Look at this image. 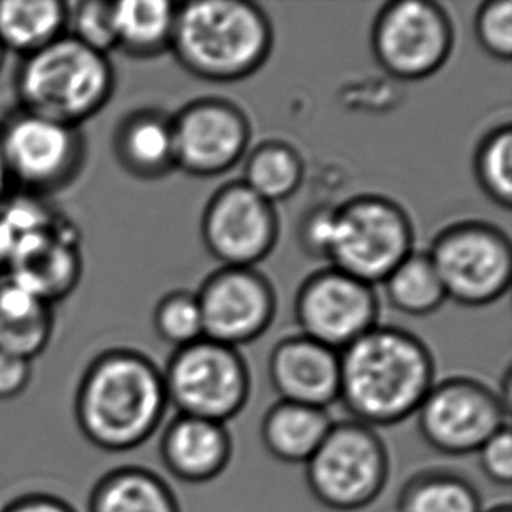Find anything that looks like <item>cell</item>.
<instances>
[{"label": "cell", "mask_w": 512, "mask_h": 512, "mask_svg": "<svg viewBox=\"0 0 512 512\" xmlns=\"http://www.w3.org/2000/svg\"><path fill=\"white\" fill-rule=\"evenodd\" d=\"M67 34L93 51L109 56L116 49L112 2L84 0L69 6Z\"/></svg>", "instance_id": "29"}, {"label": "cell", "mask_w": 512, "mask_h": 512, "mask_svg": "<svg viewBox=\"0 0 512 512\" xmlns=\"http://www.w3.org/2000/svg\"><path fill=\"white\" fill-rule=\"evenodd\" d=\"M4 60H6V49L2 48V44H0V70L4 67Z\"/></svg>", "instance_id": "37"}, {"label": "cell", "mask_w": 512, "mask_h": 512, "mask_svg": "<svg viewBox=\"0 0 512 512\" xmlns=\"http://www.w3.org/2000/svg\"><path fill=\"white\" fill-rule=\"evenodd\" d=\"M455 44L450 14L432 0H395L381 7L371 28L374 60L388 76L422 81L448 62Z\"/></svg>", "instance_id": "10"}, {"label": "cell", "mask_w": 512, "mask_h": 512, "mask_svg": "<svg viewBox=\"0 0 512 512\" xmlns=\"http://www.w3.org/2000/svg\"><path fill=\"white\" fill-rule=\"evenodd\" d=\"M32 381V360L0 350V401L20 397Z\"/></svg>", "instance_id": "33"}, {"label": "cell", "mask_w": 512, "mask_h": 512, "mask_svg": "<svg viewBox=\"0 0 512 512\" xmlns=\"http://www.w3.org/2000/svg\"><path fill=\"white\" fill-rule=\"evenodd\" d=\"M273 27L249 0H193L177 4L170 51L182 69L212 83L256 74L270 58Z\"/></svg>", "instance_id": "3"}, {"label": "cell", "mask_w": 512, "mask_h": 512, "mask_svg": "<svg viewBox=\"0 0 512 512\" xmlns=\"http://www.w3.org/2000/svg\"><path fill=\"white\" fill-rule=\"evenodd\" d=\"M153 322L160 340L175 348L205 338L196 292L173 291L165 294L154 308Z\"/></svg>", "instance_id": "28"}, {"label": "cell", "mask_w": 512, "mask_h": 512, "mask_svg": "<svg viewBox=\"0 0 512 512\" xmlns=\"http://www.w3.org/2000/svg\"><path fill=\"white\" fill-rule=\"evenodd\" d=\"M383 289L395 312L409 317L437 312L448 299L429 254L416 250L383 280Z\"/></svg>", "instance_id": "26"}, {"label": "cell", "mask_w": 512, "mask_h": 512, "mask_svg": "<svg viewBox=\"0 0 512 512\" xmlns=\"http://www.w3.org/2000/svg\"><path fill=\"white\" fill-rule=\"evenodd\" d=\"M476 37L488 55L509 62L512 56V2L492 0L479 7L476 14Z\"/></svg>", "instance_id": "30"}, {"label": "cell", "mask_w": 512, "mask_h": 512, "mask_svg": "<svg viewBox=\"0 0 512 512\" xmlns=\"http://www.w3.org/2000/svg\"><path fill=\"white\" fill-rule=\"evenodd\" d=\"M51 303L6 277L0 282V350L23 359L39 357L53 336Z\"/></svg>", "instance_id": "20"}, {"label": "cell", "mask_w": 512, "mask_h": 512, "mask_svg": "<svg viewBox=\"0 0 512 512\" xmlns=\"http://www.w3.org/2000/svg\"><path fill=\"white\" fill-rule=\"evenodd\" d=\"M415 416L425 444L446 457L476 455L493 434L511 425V409L497 390L469 376L436 381Z\"/></svg>", "instance_id": "9"}, {"label": "cell", "mask_w": 512, "mask_h": 512, "mask_svg": "<svg viewBox=\"0 0 512 512\" xmlns=\"http://www.w3.org/2000/svg\"><path fill=\"white\" fill-rule=\"evenodd\" d=\"M161 371L168 404L177 415L228 425L245 409L252 392L249 364L240 350L208 338L175 348Z\"/></svg>", "instance_id": "7"}, {"label": "cell", "mask_w": 512, "mask_h": 512, "mask_svg": "<svg viewBox=\"0 0 512 512\" xmlns=\"http://www.w3.org/2000/svg\"><path fill=\"white\" fill-rule=\"evenodd\" d=\"M0 153L11 184L30 193H53L76 179L86 142L79 128L20 111L0 128Z\"/></svg>", "instance_id": "11"}, {"label": "cell", "mask_w": 512, "mask_h": 512, "mask_svg": "<svg viewBox=\"0 0 512 512\" xmlns=\"http://www.w3.org/2000/svg\"><path fill=\"white\" fill-rule=\"evenodd\" d=\"M114 154L121 168L140 180H158L177 170L172 116L139 109L123 118L114 133Z\"/></svg>", "instance_id": "18"}, {"label": "cell", "mask_w": 512, "mask_h": 512, "mask_svg": "<svg viewBox=\"0 0 512 512\" xmlns=\"http://www.w3.org/2000/svg\"><path fill=\"white\" fill-rule=\"evenodd\" d=\"M415 250L408 212L381 194H357L336 207L327 261L369 285L383 280Z\"/></svg>", "instance_id": "6"}, {"label": "cell", "mask_w": 512, "mask_h": 512, "mask_svg": "<svg viewBox=\"0 0 512 512\" xmlns=\"http://www.w3.org/2000/svg\"><path fill=\"white\" fill-rule=\"evenodd\" d=\"M268 378L278 401L329 409L340 399V352L305 334L289 336L273 346Z\"/></svg>", "instance_id": "16"}, {"label": "cell", "mask_w": 512, "mask_h": 512, "mask_svg": "<svg viewBox=\"0 0 512 512\" xmlns=\"http://www.w3.org/2000/svg\"><path fill=\"white\" fill-rule=\"evenodd\" d=\"M0 512H77L67 500L46 492H30L18 495L7 502Z\"/></svg>", "instance_id": "34"}, {"label": "cell", "mask_w": 512, "mask_h": 512, "mask_svg": "<svg viewBox=\"0 0 512 512\" xmlns=\"http://www.w3.org/2000/svg\"><path fill=\"white\" fill-rule=\"evenodd\" d=\"M327 409L296 402L271 404L261 420V441L271 457L287 465H306L333 427Z\"/></svg>", "instance_id": "19"}, {"label": "cell", "mask_w": 512, "mask_h": 512, "mask_svg": "<svg viewBox=\"0 0 512 512\" xmlns=\"http://www.w3.org/2000/svg\"><path fill=\"white\" fill-rule=\"evenodd\" d=\"M88 512H182L165 478L142 465L105 472L91 488Z\"/></svg>", "instance_id": "21"}, {"label": "cell", "mask_w": 512, "mask_h": 512, "mask_svg": "<svg viewBox=\"0 0 512 512\" xmlns=\"http://www.w3.org/2000/svg\"><path fill=\"white\" fill-rule=\"evenodd\" d=\"M483 512H512V507L511 504L504 502V504H497V506L488 507V509H485Z\"/></svg>", "instance_id": "36"}, {"label": "cell", "mask_w": 512, "mask_h": 512, "mask_svg": "<svg viewBox=\"0 0 512 512\" xmlns=\"http://www.w3.org/2000/svg\"><path fill=\"white\" fill-rule=\"evenodd\" d=\"M334 214L336 207L333 205H317L301 219L298 240L306 256L327 261L333 242Z\"/></svg>", "instance_id": "31"}, {"label": "cell", "mask_w": 512, "mask_h": 512, "mask_svg": "<svg viewBox=\"0 0 512 512\" xmlns=\"http://www.w3.org/2000/svg\"><path fill=\"white\" fill-rule=\"evenodd\" d=\"M478 465L483 476L493 485L511 486L512 483V432L511 425L500 429L486 441L478 453Z\"/></svg>", "instance_id": "32"}, {"label": "cell", "mask_w": 512, "mask_h": 512, "mask_svg": "<svg viewBox=\"0 0 512 512\" xmlns=\"http://www.w3.org/2000/svg\"><path fill=\"white\" fill-rule=\"evenodd\" d=\"M114 86L109 56L69 34L25 56L16 74L21 111L74 128L109 104Z\"/></svg>", "instance_id": "4"}, {"label": "cell", "mask_w": 512, "mask_h": 512, "mask_svg": "<svg viewBox=\"0 0 512 512\" xmlns=\"http://www.w3.org/2000/svg\"><path fill=\"white\" fill-rule=\"evenodd\" d=\"M436 383V360L416 334L376 326L340 352V399L352 420L373 429L416 415Z\"/></svg>", "instance_id": "2"}, {"label": "cell", "mask_w": 512, "mask_h": 512, "mask_svg": "<svg viewBox=\"0 0 512 512\" xmlns=\"http://www.w3.org/2000/svg\"><path fill=\"white\" fill-rule=\"evenodd\" d=\"M160 460L165 471L186 485H207L226 472L235 443L226 423L175 415L163 427Z\"/></svg>", "instance_id": "17"}, {"label": "cell", "mask_w": 512, "mask_h": 512, "mask_svg": "<svg viewBox=\"0 0 512 512\" xmlns=\"http://www.w3.org/2000/svg\"><path fill=\"white\" fill-rule=\"evenodd\" d=\"M280 235L275 205L242 180L219 187L201 214V240L208 254L228 268H254L270 256Z\"/></svg>", "instance_id": "12"}, {"label": "cell", "mask_w": 512, "mask_h": 512, "mask_svg": "<svg viewBox=\"0 0 512 512\" xmlns=\"http://www.w3.org/2000/svg\"><path fill=\"white\" fill-rule=\"evenodd\" d=\"M69 6L60 0H0V44L25 58L67 34Z\"/></svg>", "instance_id": "22"}, {"label": "cell", "mask_w": 512, "mask_h": 512, "mask_svg": "<svg viewBox=\"0 0 512 512\" xmlns=\"http://www.w3.org/2000/svg\"><path fill=\"white\" fill-rule=\"evenodd\" d=\"M175 167L193 177H219L249 153L250 123L238 105L205 97L172 116Z\"/></svg>", "instance_id": "14"}, {"label": "cell", "mask_w": 512, "mask_h": 512, "mask_svg": "<svg viewBox=\"0 0 512 512\" xmlns=\"http://www.w3.org/2000/svg\"><path fill=\"white\" fill-rule=\"evenodd\" d=\"M294 315L301 334L341 352L378 326L380 299L374 285L329 266L301 284Z\"/></svg>", "instance_id": "13"}, {"label": "cell", "mask_w": 512, "mask_h": 512, "mask_svg": "<svg viewBox=\"0 0 512 512\" xmlns=\"http://www.w3.org/2000/svg\"><path fill=\"white\" fill-rule=\"evenodd\" d=\"M390 479V451L378 430L357 420L334 422L305 465L313 499L334 512L373 506Z\"/></svg>", "instance_id": "5"}, {"label": "cell", "mask_w": 512, "mask_h": 512, "mask_svg": "<svg viewBox=\"0 0 512 512\" xmlns=\"http://www.w3.org/2000/svg\"><path fill=\"white\" fill-rule=\"evenodd\" d=\"M478 486L453 469H425L404 483L397 512H483Z\"/></svg>", "instance_id": "24"}, {"label": "cell", "mask_w": 512, "mask_h": 512, "mask_svg": "<svg viewBox=\"0 0 512 512\" xmlns=\"http://www.w3.org/2000/svg\"><path fill=\"white\" fill-rule=\"evenodd\" d=\"M446 298L481 308L506 296L512 280V245L488 222H455L427 250Z\"/></svg>", "instance_id": "8"}, {"label": "cell", "mask_w": 512, "mask_h": 512, "mask_svg": "<svg viewBox=\"0 0 512 512\" xmlns=\"http://www.w3.org/2000/svg\"><path fill=\"white\" fill-rule=\"evenodd\" d=\"M474 175L490 200L512 207V128L499 125L486 133L474 156Z\"/></svg>", "instance_id": "27"}, {"label": "cell", "mask_w": 512, "mask_h": 512, "mask_svg": "<svg viewBox=\"0 0 512 512\" xmlns=\"http://www.w3.org/2000/svg\"><path fill=\"white\" fill-rule=\"evenodd\" d=\"M196 298L205 338L233 348L261 338L277 315L275 289L256 268L222 266L203 280Z\"/></svg>", "instance_id": "15"}, {"label": "cell", "mask_w": 512, "mask_h": 512, "mask_svg": "<svg viewBox=\"0 0 512 512\" xmlns=\"http://www.w3.org/2000/svg\"><path fill=\"white\" fill-rule=\"evenodd\" d=\"M116 49L132 58H154L170 49L177 4L170 0L112 2Z\"/></svg>", "instance_id": "23"}, {"label": "cell", "mask_w": 512, "mask_h": 512, "mask_svg": "<svg viewBox=\"0 0 512 512\" xmlns=\"http://www.w3.org/2000/svg\"><path fill=\"white\" fill-rule=\"evenodd\" d=\"M245 156L242 182L257 196L277 205L298 193L305 179V161L291 144L266 140Z\"/></svg>", "instance_id": "25"}, {"label": "cell", "mask_w": 512, "mask_h": 512, "mask_svg": "<svg viewBox=\"0 0 512 512\" xmlns=\"http://www.w3.org/2000/svg\"><path fill=\"white\" fill-rule=\"evenodd\" d=\"M11 186H13V184H11L9 173H7L4 160H2V153H0V207H2V205L6 203L7 198L11 196V194H9V187Z\"/></svg>", "instance_id": "35"}, {"label": "cell", "mask_w": 512, "mask_h": 512, "mask_svg": "<svg viewBox=\"0 0 512 512\" xmlns=\"http://www.w3.org/2000/svg\"><path fill=\"white\" fill-rule=\"evenodd\" d=\"M163 371L144 353L114 348L84 371L74 401L84 439L107 453H130L163 427L168 411Z\"/></svg>", "instance_id": "1"}]
</instances>
